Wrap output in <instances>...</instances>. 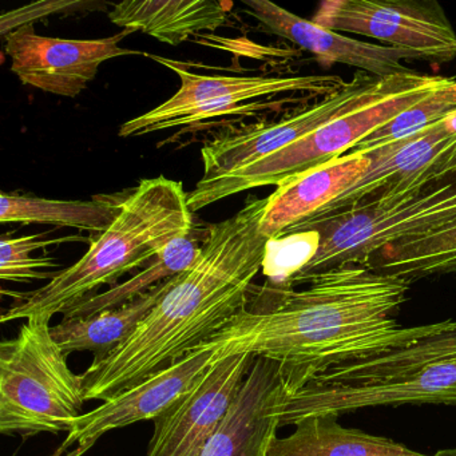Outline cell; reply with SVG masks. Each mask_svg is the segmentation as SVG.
<instances>
[{
	"label": "cell",
	"mask_w": 456,
	"mask_h": 456,
	"mask_svg": "<svg viewBox=\"0 0 456 456\" xmlns=\"http://www.w3.org/2000/svg\"><path fill=\"white\" fill-rule=\"evenodd\" d=\"M384 81L386 78L379 79L357 71L340 92L296 110L285 118L256 125L210 141L201 151L204 175L197 185L215 183L292 145L330 119L372 97L381 89Z\"/></svg>",
	"instance_id": "cell-10"
},
{
	"label": "cell",
	"mask_w": 456,
	"mask_h": 456,
	"mask_svg": "<svg viewBox=\"0 0 456 456\" xmlns=\"http://www.w3.org/2000/svg\"><path fill=\"white\" fill-rule=\"evenodd\" d=\"M201 247L191 233L170 242L159 256L151 261V265L133 277L129 281L110 288L108 292L93 295L76 304L65 312V317H89L106 309L124 305L170 277L183 273L191 268L199 258Z\"/></svg>",
	"instance_id": "cell-23"
},
{
	"label": "cell",
	"mask_w": 456,
	"mask_h": 456,
	"mask_svg": "<svg viewBox=\"0 0 456 456\" xmlns=\"http://www.w3.org/2000/svg\"><path fill=\"white\" fill-rule=\"evenodd\" d=\"M319 241V234L314 231L269 240L263 263V272L268 277L269 284L276 288H292L293 279L314 258Z\"/></svg>",
	"instance_id": "cell-25"
},
{
	"label": "cell",
	"mask_w": 456,
	"mask_h": 456,
	"mask_svg": "<svg viewBox=\"0 0 456 456\" xmlns=\"http://www.w3.org/2000/svg\"><path fill=\"white\" fill-rule=\"evenodd\" d=\"M455 113L456 79L445 78V81L434 92L413 103L411 108L397 114L392 121L379 127L372 134L368 135L362 142L354 146L349 153H370L376 149L384 148V146L411 137L416 133L423 132Z\"/></svg>",
	"instance_id": "cell-24"
},
{
	"label": "cell",
	"mask_w": 456,
	"mask_h": 456,
	"mask_svg": "<svg viewBox=\"0 0 456 456\" xmlns=\"http://www.w3.org/2000/svg\"><path fill=\"white\" fill-rule=\"evenodd\" d=\"M213 362L215 352L212 349L197 348L167 370L110 397L74 421L73 429L57 452L65 453L73 445H94L101 436L113 429L141 420H154L178 397L191 391Z\"/></svg>",
	"instance_id": "cell-14"
},
{
	"label": "cell",
	"mask_w": 456,
	"mask_h": 456,
	"mask_svg": "<svg viewBox=\"0 0 456 456\" xmlns=\"http://www.w3.org/2000/svg\"><path fill=\"white\" fill-rule=\"evenodd\" d=\"M242 4L247 6L248 14L257 20L268 33L311 53L324 68L338 63L384 79L411 71L403 65V61H421L416 53L408 50L367 44L328 30L269 0H242Z\"/></svg>",
	"instance_id": "cell-16"
},
{
	"label": "cell",
	"mask_w": 456,
	"mask_h": 456,
	"mask_svg": "<svg viewBox=\"0 0 456 456\" xmlns=\"http://www.w3.org/2000/svg\"><path fill=\"white\" fill-rule=\"evenodd\" d=\"M455 220L456 178H452L410 199L396 202L370 201L338 215L306 221L288 234L317 232L319 248L290 287L328 269L365 266L381 248L426 236Z\"/></svg>",
	"instance_id": "cell-6"
},
{
	"label": "cell",
	"mask_w": 456,
	"mask_h": 456,
	"mask_svg": "<svg viewBox=\"0 0 456 456\" xmlns=\"http://www.w3.org/2000/svg\"><path fill=\"white\" fill-rule=\"evenodd\" d=\"M52 319L26 320L14 338L0 344V432H70L84 415V380L52 335Z\"/></svg>",
	"instance_id": "cell-5"
},
{
	"label": "cell",
	"mask_w": 456,
	"mask_h": 456,
	"mask_svg": "<svg viewBox=\"0 0 456 456\" xmlns=\"http://www.w3.org/2000/svg\"><path fill=\"white\" fill-rule=\"evenodd\" d=\"M432 456H456V450L455 448H451V450L437 451V452Z\"/></svg>",
	"instance_id": "cell-28"
},
{
	"label": "cell",
	"mask_w": 456,
	"mask_h": 456,
	"mask_svg": "<svg viewBox=\"0 0 456 456\" xmlns=\"http://www.w3.org/2000/svg\"><path fill=\"white\" fill-rule=\"evenodd\" d=\"M257 357L233 354L210 365L199 383L154 419L148 456H200L220 429Z\"/></svg>",
	"instance_id": "cell-12"
},
{
	"label": "cell",
	"mask_w": 456,
	"mask_h": 456,
	"mask_svg": "<svg viewBox=\"0 0 456 456\" xmlns=\"http://www.w3.org/2000/svg\"><path fill=\"white\" fill-rule=\"evenodd\" d=\"M368 167L365 154H344L277 186L268 197L261 234L269 240L287 236L351 188Z\"/></svg>",
	"instance_id": "cell-17"
},
{
	"label": "cell",
	"mask_w": 456,
	"mask_h": 456,
	"mask_svg": "<svg viewBox=\"0 0 456 456\" xmlns=\"http://www.w3.org/2000/svg\"><path fill=\"white\" fill-rule=\"evenodd\" d=\"M42 234L23 236L12 239L4 234L0 241V279L4 281L28 282L33 280H45L54 274L39 272L41 268H55L57 263L52 257H34L36 250L45 249L49 245H58L78 237L58 240H41Z\"/></svg>",
	"instance_id": "cell-26"
},
{
	"label": "cell",
	"mask_w": 456,
	"mask_h": 456,
	"mask_svg": "<svg viewBox=\"0 0 456 456\" xmlns=\"http://www.w3.org/2000/svg\"><path fill=\"white\" fill-rule=\"evenodd\" d=\"M92 447L93 445H78V447L73 448V450L65 453H60L55 451L54 455L53 456H82L85 455V453H86Z\"/></svg>",
	"instance_id": "cell-27"
},
{
	"label": "cell",
	"mask_w": 456,
	"mask_h": 456,
	"mask_svg": "<svg viewBox=\"0 0 456 456\" xmlns=\"http://www.w3.org/2000/svg\"><path fill=\"white\" fill-rule=\"evenodd\" d=\"M304 290L253 287L245 308L199 348L215 362L250 354L280 362L292 392L330 368L403 349L450 330L455 320L400 327L392 314L411 282L367 266L344 265L306 277Z\"/></svg>",
	"instance_id": "cell-1"
},
{
	"label": "cell",
	"mask_w": 456,
	"mask_h": 456,
	"mask_svg": "<svg viewBox=\"0 0 456 456\" xmlns=\"http://www.w3.org/2000/svg\"><path fill=\"white\" fill-rule=\"evenodd\" d=\"M191 231L193 212L183 183L164 175L142 180L124 199L114 223L98 234L84 257L54 273L39 289L20 293L2 322L65 314L103 285H113L124 274L153 261L170 242Z\"/></svg>",
	"instance_id": "cell-3"
},
{
	"label": "cell",
	"mask_w": 456,
	"mask_h": 456,
	"mask_svg": "<svg viewBox=\"0 0 456 456\" xmlns=\"http://www.w3.org/2000/svg\"><path fill=\"white\" fill-rule=\"evenodd\" d=\"M233 4L215 0H127L114 4L111 23L133 33L148 34L161 44L178 46L204 31L228 25Z\"/></svg>",
	"instance_id": "cell-18"
},
{
	"label": "cell",
	"mask_w": 456,
	"mask_h": 456,
	"mask_svg": "<svg viewBox=\"0 0 456 456\" xmlns=\"http://www.w3.org/2000/svg\"><path fill=\"white\" fill-rule=\"evenodd\" d=\"M365 266L411 284L416 280L456 274V220L426 236L381 248Z\"/></svg>",
	"instance_id": "cell-21"
},
{
	"label": "cell",
	"mask_w": 456,
	"mask_h": 456,
	"mask_svg": "<svg viewBox=\"0 0 456 456\" xmlns=\"http://www.w3.org/2000/svg\"><path fill=\"white\" fill-rule=\"evenodd\" d=\"M445 78L408 71L388 77L372 97L282 151L188 193L191 212L261 186H280L351 151L354 146L439 87Z\"/></svg>",
	"instance_id": "cell-4"
},
{
	"label": "cell",
	"mask_w": 456,
	"mask_h": 456,
	"mask_svg": "<svg viewBox=\"0 0 456 456\" xmlns=\"http://www.w3.org/2000/svg\"><path fill=\"white\" fill-rule=\"evenodd\" d=\"M266 199L210 226L196 263L175 277L135 332L82 373L86 400H106L183 360L247 308L269 239Z\"/></svg>",
	"instance_id": "cell-2"
},
{
	"label": "cell",
	"mask_w": 456,
	"mask_h": 456,
	"mask_svg": "<svg viewBox=\"0 0 456 456\" xmlns=\"http://www.w3.org/2000/svg\"><path fill=\"white\" fill-rule=\"evenodd\" d=\"M456 79V78H455Z\"/></svg>",
	"instance_id": "cell-29"
},
{
	"label": "cell",
	"mask_w": 456,
	"mask_h": 456,
	"mask_svg": "<svg viewBox=\"0 0 456 456\" xmlns=\"http://www.w3.org/2000/svg\"><path fill=\"white\" fill-rule=\"evenodd\" d=\"M311 20L336 33L416 53L427 62L456 58L455 28L436 0H324Z\"/></svg>",
	"instance_id": "cell-9"
},
{
	"label": "cell",
	"mask_w": 456,
	"mask_h": 456,
	"mask_svg": "<svg viewBox=\"0 0 456 456\" xmlns=\"http://www.w3.org/2000/svg\"><path fill=\"white\" fill-rule=\"evenodd\" d=\"M365 156L370 159V167L362 178L306 221L338 215L370 201L410 199L431 186L452 180L456 175V113L423 132Z\"/></svg>",
	"instance_id": "cell-8"
},
{
	"label": "cell",
	"mask_w": 456,
	"mask_h": 456,
	"mask_svg": "<svg viewBox=\"0 0 456 456\" xmlns=\"http://www.w3.org/2000/svg\"><path fill=\"white\" fill-rule=\"evenodd\" d=\"M133 31L124 30L103 39H60L41 37L33 25L22 26L6 37L12 71L26 86L76 98L97 78L101 65L114 58L142 55L124 49L122 41Z\"/></svg>",
	"instance_id": "cell-11"
},
{
	"label": "cell",
	"mask_w": 456,
	"mask_h": 456,
	"mask_svg": "<svg viewBox=\"0 0 456 456\" xmlns=\"http://www.w3.org/2000/svg\"><path fill=\"white\" fill-rule=\"evenodd\" d=\"M122 201L124 200L111 201L110 197H105V200L95 197L93 201H61L2 193L0 221L23 225L49 224L70 226L101 234L116 220Z\"/></svg>",
	"instance_id": "cell-22"
},
{
	"label": "cell",
	"mask_w": 456,
	"mask_h": 456,
	"mask_svg": "<svg viewBox=\"0 0 456 456\" xmlns=\"http://www.w3.org/2000/svg\"><path fill=\"white\" fill-rule=\"evenodd\" d=\"M403 404L456 405V360L434 362L389 381L304 384L288 396L281 427L296 426L311 416H338L364 408Z\"/></svg>",
	"instance_id": "cell-13"
},
{
	"label": "cell",
	"mask_w": 456,
	"mask_h": 456,
	"mask_svg": "<svg viewBox=\"0 0 456 456\" xmlns=\"http://www.w3.org/2000/svg\"><path fill=\"white\" fill-rule=\"evenodd\" d=\"M177 74L180 89L169 100L142 116L125 122L119 137L151 134L161 130L194 125L213 117L248 113L250 109L265 108V103L244 106L255 98H271L281 94H304L317 101L335 94L346 87L338 76H202L189 71L178 61L148 55Z\"/></svg>",
	"instance_id": "cell-7"
},
{
	"label": "cell",
	"mask_w": 456,
	"mask_h": 456,
	"mask_svg": "<svg viewBox=\"0 0 456 456\" xmlns=\"http://www.w3.org/2000/svg\"><path fill=\"white\" fill-rule=\"evenodd\" d=\"M290 392L284 367L257 357L225 420L200 456H268Z\"/></svg>",
	"instance_id": "cell-15"
},
{
	"label": "cell",
	"mask_w": 456,
	"mask_h": 456,
	"mask_svg": "<svg viewBox=\"0 0 456 456\" xmlns=\"http://www.w3.org/2000/svg\"><path fill=\"white\" fill-rule=\"evenodd\" d=\"M295 427L289 436L274 437L268 456H432L387 437L346 428L338 423V415L311 416Z\"/></svg>",
	"instance_id": "cell-20"
},
{
	"label": "cell",
	"mask_w": 456,
	"mask_h": 456,
	"mask_svg": "<svg viewBox=\"0 0 456 456\" xmlns=\"http://www.w3.org/2000/svg\"><path fill=\"white\" fill-rule=\"evenodd\" d=\"M175 277L154 285L140 297L117 308L89 317H65L60 324L52 327L53 338L66 356L73 352L87 351L94 354V362L102 360L135 332L159 298L172 287Z\"/></svg>",
	"instance_id": "cell-19"
}]
</instances>
